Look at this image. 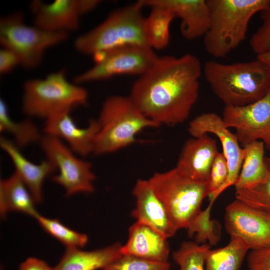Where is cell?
Returning a JSON list of instances; mask_svg holds the SVG:
<instances>
[{"mask_svg": "<svg viewBox=\"0 0 270 270\" xmlns=\"http://www.w3.org/2000/svg\"><path fill=\"white\" fill-rule=\"evenodd\" d=\"M218 152L216 140L208 134L194 138L184 144L176 168L194 180L208 182Z\"/></svg>", "mask_w": 270, "mask_h": 270, "instance_id": "cell-17", "label": "cell"}, {"mask_svg": "<svg viewBox=\"0 0 270 270\" xmlns=\"http://www.w3.org/2000/svg\"><path fill=\"white\" fill-rule=\"evenodd\" d=\"M210 200L207 208L201 210L190 223L187 228L188 235L192 236L195 234L196 242L204 243L208 240L210 244H216L220 240V224L210 218V212L213 203Z\"/></svg>", "mask_w": 270, "mask_h": 270, "instance_id": "cell-28", "label": "cell"}, {"mask_svg": "<svg viewBox=\"0 0 270 270\" xmlns=\"http://www.w3.org/2000/svg\"><path fill=\"white\" fill-rule=\"evenodd\" d=\"M0 132L12 135L13 142L20 148L34 142H40L43 135L41 134L38 126L31 120H13L10 116L7 105L2 99L0 100Z\"/></svg>", "mask_w": 270, "mask_h": 270, "instance_id": "cell-26", "label": "cell"}, {"mask_svg": "<svg viewBox=\"0 0 270 270\" xmlns=\"http://www.w3.org/2000/svg\"><path fill=\"white\" fill-rule=\"evenodd\" d=\"M148 180L176 230L187 228L201 211L204 200L210 195L208 182L194 180L176 167L156 172Z\"/></svg>", "mask_w": 270, "mask_h": 270, "instance_id": "cell-7", "label": "cell"}, {"mask_svg": "<svg viewBox=\"0 0 270 270\" xmlns=\"http://www.w3.org/2000/svg\"><path fill=\"white\" fill-rule=\"evenodd\" d=\"M87 90L70 82L64 70L49 74L43 78L25 82L22 108L26 116L46 120L50 116L88 103Z\"/></svg>", "mask_w": 270, "mask_h": 270, "instance_id": "cell-6", "label": "cell"}, {"mask_svg": "<svg viewBox=\"0 0 270 270\" xmlns=\"http://www.w3.org/2000/svg\"><path fill=\"white\" fill-rule=\"evenodd\" d=\"M0 146L9 156L14 168V172L27 186L36 202H41L44 182L48 176L56 171L55 166L46 159L39 164L30 162L12 140L6 137H0Z\"/></svg>", "mask_w": 270, "mask_h": 270, "instance_id": "cell-18", "label": "cell"}, {"mask_svg": "<svg viewBox=\"0 0 270 270\" xmlns=\"http://www.w3.org/2000/svg\"><path fill=\"white\" fill-rule=\"evenodd\" d=\"M20 65L16 54L10 50L2 48L0 50V74H6Z\"/></svg>", "mask_w": 270, "mask_h": 270, "instance_id": "cell-35", "label": "cell"}, {"mask_svg": "<svg viewBox=\"0 0 270 270\" xmlns=\"http://www.w3.org/2000/svg\"><path fill=\"white\" fill-rule=\"evenodd\" d=\"M144 6L140 0L114 10L98 26L78 36L75 48L82 54L94 56L126 44L148 46L144 30Z\"/></svg>", "mask_w": 270, "mask_h": 270, "instance_id": "cell-5", "label": "cell"}, {"mask_svg": "<svg viewBox=\"0 0 270 270\" xmlns=\"http://www.w3.org/2000/svg\"><path fill=\"white\" fill-rule=\"evenodd\" d=\"M100 2L98 0H56L47 3L36 0L30 7L34 25L49 32L68 33L76 30L80 17Z\"/></svg>", "mask_w": 270, "mask_h": 270, "instance_id": "cell-14", "label": "cell"}, {"mask_svg": "<svg viewBox=\"0 0 270 270\" xmlns=\"http://www.w3.org/2000/svg\"><path fill=\"white\" fill-rule=\"evenodd\" d=\"M202 66L193 54L158 57L132 86L129 96L148 118L175 125L188 117L198 99Z\"/></svg>", "mask_w": 270, "mask_h": 270, "instance_id": "cell-1", "label": "cell"}, {"mask_svg": "<svg viewBox=\"0 0 270 270\" xmlns=\"http://www.w3.org/2000/svg\"><path fill=\"white\" fill-rule=\"evenodd\" d=\"M210 26L204 36L206 52L223 58L246 38L249 22L257 12L270 8V0H208Z\"/></svg>", "mask_w": 270, "mask_h": 270, "instance_id": "cell-3", "label": "cell"}, {"mask_svg": "<svg viewBox=\"0 0 270 270\" xmlns=\"http://www.w3.org/2000/svg\"><path fill=\"white\" fill-rule=\"evenodd\" d=\"M260 26L251 36L250 44L256 56L270 50V8L260 12Z\"/></svg>", "mask_w": 270, "mask_h": 270, "instance_id": "cell-32", "label": "cell"}, {"mask_svg": "<svg viewBox=\"0 0 270 270\" xmlns=\"http://www.w3.org/2000/svg\"><path fill=\"white\" fill-rule=\"evenodd\" d=\"M236 198L270 215V174L264 182L256 186L236 190Z\"/></svg>", "mask_w": 270, "mask_h": 270, "instance_id": "cell-30", "label": "cell"}, {"mask_svg": "<svg viewBox=\"0 0 270 270\" xmlns=\"http://www.w3.org/2000/svg\"><path fill=\"white\" fill-rule=\"evenodd\" d=\"M68 34L52 32L26 24L20 12L3 16L0 20V43L14 52L20 65L32 68L42 62L46 50L64 41Z\"/></svg>", "mask_w": 270, "mask_h": 270, "instance_id": "cell-8", "label": "cell"}, {"mask_svg": "<svg viewBox=\"0 0 270 270\" xmlns=\"http://www.w3.org/2000/svg\"><path fill=\"white\" fill-rule=\"evenodd\" d=\"M132 194L136 199V206L132 215L137 222L148 225L167 238L174 235L177 230L148 180H138Z\"/></svg>", "mask_w": 270, "mask_h": 270, "instance_id": "cell-16", "label": "cell"}, {"mask_svg": "<svg viewBox=\"0 0 270 270\" xmlns=\"http://www.w3.org/2000/svg\"><path fill=\"white\" fill-rule=\"evenodd\" d=\"M264 144L257 140L244 146V156L234 184L236 190L250 188L264 182L270 174V158L264 157Z\"/></svg>", "mask_w": 270, "mask_h": 270, "instance_id": "cell-23", "label": "cell"}, {"mask_svg": "<svg viewBox=\"0 0 270 270\" xmlns=\"http://www.w3.org/2000/svg\"><path fill=\"white\" fill-rule=\"evenodd\" d=\"M204 72L213 92L225 106H240L252 103L270 90V73L257 58L232 64L208 61Z\"/></svg>", "mask_w": 270, "mask_h": 270, "instance_id": "cell-2", "label": "cell"}, {"mask_svg": "<svg viewBox=\"0 0 270 270\" xmlns=\"http://www.w3.org/2000/svg\"><path fill=\"white\" fill-rule=\"evenodd\" d=\"M224 226L230 236L244 239L252 250L270 248V215L236 199L226 208Z\"/></svg>", "mask_w": 270, "mask_h": 270, "instance_id": "cell-13", "label": "cell"}, {"mask_svg": "<svg viewBox=\"0 0 270 270\" xmlns=\"http://www.w3.org/2000/svg\"><path fill=\"white\" fill-rule=\"evenodd\" d=\"M122 246L116 242L89 251L83 250L80 248H66L52 270H102L121 256Z\"/></svg>", "mask_w": 270, "mask_h": 270, "instance_id": "cell-21", "label": "cell"}, {"mask_svg": "<svg viewBox=\"0 0 270 270\" xmlns=\"http://www.w3.org/2000/svg\"><path fill=\"white\" fill-rule=\"evenodd\" d=\"M222 120L228 128L236 130L244 146L261 140L270 150V90L262 98L240 106H225Z\"/></svg>", "mask_w": 270, "mask_h": 270, "instance_id": "cell-11", "label": "cell"}, {"mask_svg": "<svg viewBox=\"0 0 270 270\" xmlns=\"http://www.w3.org/2000/svg\"><path fill=\"white\" fill-rule=\"evenodd\" d=\"M94 64L76 76L74 82L81 84L108 79L120 74L139 75L148 70L158 56L146 45L126 44L94 56Z\"/></svg>", "mask_w": 270, "mask_h": 270, "instance_id": "cell-9", "label": "cell"}, {"mask_svg": "<svg viewBox=\"0 0 270 270\" xmlns=\"http://www.w3.org/2000/svg\"><path fill=\"white\" fill-rule=\"evenodd\" d=\"M168 262L146 260L132 255L122 254L102 270H170Z\"/></svg>", "mask_w": 270, "mask_h": 270, "instance_id": "cell-31", "label": "cell"}, {"mask_svg": "<svg viewBox=\"0 0 270 270\" xmlns=\"http://www.w3.org/2000/svg\"><path fill=\"white\" fill-rule=\"evenodd\" d=\"M96 120L100 129L92 152L96 155L117 151L134 143L136 135L144 129L160 126L146 118L129 96L106 98Z\"/></svg>", "mask_w": 270, "mask_h": 270, "instance_id": "cell-4", "label": "cell"}, {"mask_svg": "<svg viewBox=\"0 0 270 270\" xmlns=\"http://www.w3.org/2000/svg\"><path fill=\"white\" fill-rule=\"evenodd\" d=\"M40 143L46 159L58 172L52 180L64 188L66 196L94 191L95 175L90 162L79 158L63 141L55 136L44 134Z\"/></svg>", "mask_w": 270, "mask_h": 270, "instance_id": "cell-10", "label": "cell"}, {"mask_svg": "<svg viewBox=\"0 0 270 270\" xmlns=\"http://www.w3.org/2000/svg\"><path fill=\"white\" fill-rule=\"evenodd\" d=\"M228 174V164L223 153L218 152L212 164L208 180L209 197L216 192L224 184Z\"/></svg>", "mask_w": 270, "mask_h": 270, "instance_id": "cell-33", "label": "cell"}, {"mask_svg": "<svg viewBox=\"0 0 270 270\" xmlns=\"http://www.w3.org/2000/svg\"><path fill=\"white\" fill-rule=\"evenodd\" d=\"M18 270H52V268L42 260L30 257L20 264Z\"/></svg>", "mask_w": 270, "mask_h": 270, "instance_id": "cell-36", "label": "cell"}, {"mask_svg": "<svg viewBox=\"0 0 270 270\" xmlns=\"http://www.w3.org/2000/svg\"><path fill=\"white\" fill-rule=\"evenodd\" d=\"M144 5L151 8L149 15L144 18V34L148 46L152 49H162L168 44L170 24L176 17L168 8L154 0H142Z\"/></svg>", "mask_w": 270, "mask_h": 270, "instance_id": "cell-24", "label": "cell"}, {"mask_svg": "<svg viewBox=\"0 0 270 270\" xmlns=\"http://www.w3.org/2000/svg\"><path fill=\"white\" fill-rule=\"evenodd\" d=\"M188 132L194 138L212 133L220 141L222 153L228 164V174L222 186L210 196V200L215 201L226 189L236 184L242 164L244 149L240 146L236 134L225 126L222 118L213 112L202 114L194 118L189 124Z\"/></svg>", "mask_w": 270, "mask_h": 270, "instance_id": "cell-12", "label": "cell"}, {"mask_svg": "<svg viewBox=\"0 0 270 270\" xmlns=\"http://www.w3.org/2000/svg\"><path fill=\"white\" fill-rule=\"evenodd\" d=\"M170 10L181 20L182 36L192 40L204 36L208 30L210 12L205 0H154Z\"/></svg>", "mask_w": 270, "mask_h": 270, "instance_id": "cell-20", "label": "cell"}, {"mask_svg": "<svg viewBox=\"0 0 270 270\" xmlns=\"http://www.w3.org/2000/svg\"><path fill=\"white\" fill-rule=\"evenodd\" d=\"M256 58L260 60L265 64L270 73V50L258 55Z\"/></svg>", "mask_w": 270, "mask_h": 270, "instance_id": "cell-37", "label": "cell"}, {"mask_svg": "<svg viewBox=\"0 0 270 270\" xmlns=\"http://www.w3.org/2000/svg\"><path fill=\"white\" fill-rule=\"evenodd\" d=\"M167 239L151 227L136 221L129 228L128 240L122 246L121 252L150 261L168 262Z\"/></svg>", "mask_w": 270, "mask_h": 270, "instance_id": "cell-19", "label": "cell"}, {"mask_svg": "<svg viewBox=\"0 0 270 270\" xmlns=\"http://www.w3.org/2000/svg\"><path fill=\"white\" fill-rule=\"evenodd\" d=\"M36 219L46 232L66 248H81L88 243V239L86 234L68 228L58 219L46 218L40 214Z\"/></svg>", "mask_w": 270, "mask_h": 270, "instance_id": "cell-27", "label": "cell"}, {"mask_svg": "<svg viewBox=\"0 0 270 270\" xmlns=\"http://www.w3.org/2000/svg\"><path fill=\"white\" fill-rule=\"evenodd\" d=\"M247 262L248 270H270V248L252 250Z\"/></svg>", "mask_w": 270, "mask_h": 270, "instance_id": "cell-34", "label": "cell"}, {"mask_svg": "<svg viewBox=\"0 0 270 270\" xmlns=\"http://www.w3.org/2000/svg\"><path fill=\"white\" fill-rule=\"evenodd\" d=\"M249 250L248 243L244 239L230 236L226 246L210 250L205 261L206 270H240Z\"/></svg>", "mask_w": 270, "mask_h": 270, "instance_id": "cell-25", "label": "cell"}, {"mask_svg": "<svg viewBox=\"0 0 270 270\" xmlns=\"http://www.w3.org/2000/svg\"><path fill=\"white\" fill-rule=\"evenodd\" d=\"M210 250L207 244L200 245L196 242H184L173 252L172 258L180 267L178 270H204V264Z\"/></svg>", "mask_w": 270, "mask_h": 270, "instance_id": "cell-29", "label": "cell"}, {"mask_svg": "<svg viewBox=\"0 0 270 270\" xmlns=\"http://www.w3.org/2000/svg\"><path fill=\"white\" fill-rule=\"evenodd\" d=\"M72 110H64L44 120L43 132L63 141L76 154L86 156L93 152L100 126L96 120L91 119L86 127L78 126L72 116Z\"/></svg>", "mask_w": 270, "mask_h": 270, "instance_id": "cell-15", "label": "cell"}, {"mask_svg": "<svg viewBox=\"0 0 270 270\" xmlns=\"http://www.w3.org/2000/svg\"><path fill=\"white\" fill-rule=\"evenodd\" d=\"M36 204L30 191L14 172L0 182V214L2 218L10 212H16L36 218L39 214Z\"/></svg>", "mask_w": 270, "mask_h": 270, "instance_id": "cell-22", "label": "cell"}]
</instances>
